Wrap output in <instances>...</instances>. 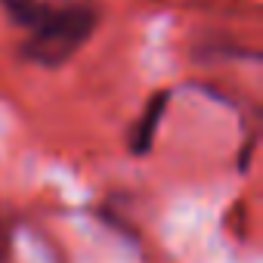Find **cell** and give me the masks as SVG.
I'll use <instances>...</instances> for the list:
<instances>
[{"instance_id":"1","label":"cell","mask_w":263,"mask_h":263,"mask_svg":"<svg viewBox=\"0 0 263 263\" xmlns=\"http://www.w3.org/2000/svg\"><path fill=\"white\" fill-rule=\"evenodd\" d=\"M93 28H96V10L90 4H74L56 13L53 19H47L44 25H37L34 31H28L22 53L25 59L44 68H59L87 44Z\"/></svg>"},{"instance_id":"2","label":"cell","mask_w":263,"mask_h":263,"mask_svg":"<svg viewBox=\"0 0 263 263\" xmlns=\"http://www.w3.org/2000/svg\"><path fill=\"white\" fill-rule=\"evenodd\" d=\"M0 4H4V10L10 13V19L16 25L34 31L37 25H44L56 13H62L74 4H87V0H0Z\"/></svg>"},{"instance_id":"3","label":"cell","mask_w":263,"mask_h":263,"mask_svg":"<svg viewBox=\"0 0 263 263\" xmlns=\"http://www.w3.org/2000/svg\"><path fill=\"white\" fill-rule=\"evenodd\" d=\"M167 99H171V93H155L152 102L146 105L143 118L134 127V140H130V152H134V155H146L149 152V146H152V140L158 134V121H161V115L167 108Z\"/></svg>"},{"instance_id":"4","label":"cell","mask_w":263,"mask_h":263,"mask_svg":"<svg viewBox=\"0 0 263 263\" xmlns=\"http://www.w3.org/2000/svg\"><path fill=\"white\" fill-rule=\"evenodd\" d=\"M13 241H16V235H13L10 223L0 217V263H13Z\"/></svg>"}]
</instances>
